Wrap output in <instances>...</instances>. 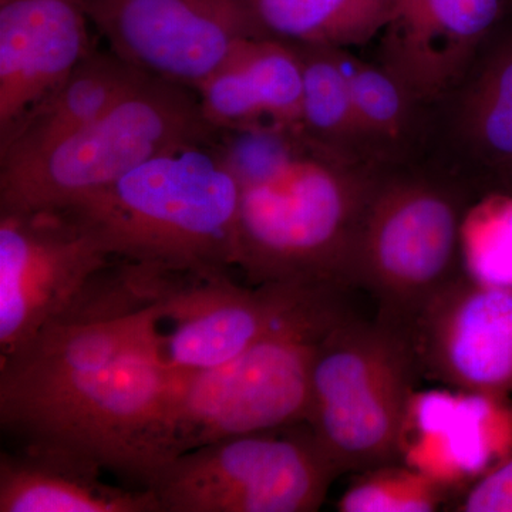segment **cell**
<instances>
[{
    "instance_id": "cell-1",
    "label": "cell",
    "mask_w": 512,
    "mask_h": 512,
    "mask_svg": "<svg viewBox=\"0 0 512 512\" xmlns=\"http://www.w3.org/2000/svg\"><path fill=\"white\" fill-rule=\"evenodd\" d=\"M173 386L138 313L53 325L0 359V426L18 443L69 448L148 488L163 466Z\"/></svg>"
},
{
    "instance_id": "cell-2",
    "label": "cell",
    "mask_w": 512,
    "mask_h": 512,
    "mask_svg": "<svg viewBox=\"0 0 512 512\" xmlns=\"http://www.w3.org/2000/svg\"><path fill=\"white\" fill-rule=\"evenodd\" d=\"M242 187L215 143L158 154L67 210L116 258L227 275Z\"/></svg>"
},
{
    "instance_id": "cell-3",
    "label": "cell",
    "mask_w": 512,
    "mask_h": 512,
    "mask_svg": "<svg viewBox=\"0 0 512 512\" xmlns=\"http://www.w3.org/2000/svg\"><path fill=\"white\" fill-rule=\"evenodd\" d=\"M376 180L312 148L272 183L245 188L235 269L252 285L352 288L357 235Z\"/></svg>"
},
{
    "instance_id": "cell-4",
    "label": "cell",
    "mask_w": 512,
    "mask_h": 512,
    "mask_svg": "<svg viewBox=\"0 0 512 512\" xmlns=\"http://www.w3.org/2000/svg\"><path fill=\"white\" fill-rule=\"evenodd\" d=\"M421 373L412 336L350 312L313 357L308 424L339 473L394 464Z\"/></svg>"
},
{
    "instance_id": "cell-5",
    "label": "cell",
    "mask_w": 512,
    "mask_h": 512,
    "mask_svg": "<svg viewBox=\"0 0 512 512\" xmlns=\"http://www.w3.org/2000/svg\"><path fill=\"white\" fill-rule=\"evenodd\" d=\"M348 313L346 301L335 303L224 365L174 377L161 421L163 466L215 441L308 423L316 348Z\"/></svg>"
},
{
    "instance_id": "cell-6",
    "label": "cell",
    "mask_w": 512,
    "mask_h": 512,
    "mask_svg": "<svg viewBox=\"0 0 512 512\" xmlns=\"http://www.w3.org/2000/svg\"><path fill=\"white\" fill-rule=\"evenodd\" d=\"M197 93L144 77L99 119L16 167L0 168V211L60 210L158 154L215 143Z\"/></svg>"
},
{
    "instance_id": "cell-7",
    "label": "cell",
    "mask_w": 512,
    "mask_h": 512,
    "mask_svg": "<svg viewBox=\"0 0 512 512\" xmlns=\"http://www.w3.org/2000/svg\"><path fill=\"white\" fill-rule=\"evenodd\" d=\"M464 198L426 178H377L355 248L350 286L376 318L412 336L427 305L464 274Z\"/></svg>"
},
{
    "instance_id": "cell-8",
    "label": "cell",
    "mask_w": 512,
    "mask_h": 512,
    "mask_svg": "<svg viewBox=\"0 0 512 512\" xmlns=\"http://www.w3.org/2000/svg\"><path fill=\"white\" fill-rule=\"evenodd\" d=\"M339 476L309 424L299 423L187 451L148 488L161 512H313Z\"/></svg>"
},
{
    "instance_id": "cell-9",
    "label": "cell",
    "mask_w": 512,
    "mask_h": 512,
    "mask_svg": "<svg viewBox=\"0 0 512 512\" xmlns=\"http://www.w3.org/2000/svg\"><path fill=\"white\" fill-rule=\"evenodd\" d=\"M348 289L302 282L244 286L192 274L138 313L156 359L178 377L224 365L275 330L343 301Z\"/></svg>"
},
{
    "instance_id": "cell-10",
    "label": "cell",
    "mask_w": 512,
    "mask_h": 512,
    "mask_svg": "<svg viewBox=\"0 0 512 512\" xmlns=\"http://www.w3.org/2000/svg\"><path fill=\"white\" fill-rule=\"evenodd\" d=\"M113 258L70 211H0V359L55 325Z\"/></svg>"
},
{
    "instance_id": "cell-11",
    "label": "cell",
    "mask_w": 512,
    "mask_h": 512,
    "mask_svg": "<svg viewBox=\"0 0 512 512\" xmlns=\"http://www.w3.org/2000/svg\"><path fill=\"white\" fill-rule=\"evenodd\" d=\"M111 52L137 72L197 92L249 37H264L247 0H86Z\"/></svg>"
},
{
    "instance_id": "cell-12",
    "label": "cell",
    "mask_w": 512,
    "mask_h": 512,
    "mask_svg": "<svg viewBox=\"0 0 512 512\" xmlns=\"http://www.w3.org/2000/svg\"><path fill=\"white\" fill-rule=\"evenodd\" d=\"M421 373L483 397L512 394V288L464 272L412 333Z\"/></svg>"
},
{
    "instance_id": "cell-13",
    "label": "cell",
    "mask_w": 512,
    "mask_h": 512,
    "mask_svg": "<svg viewBox=\"0 0 512 512\" xmlns=\"http://www.w3.org/2000/svg\"><path fill=\"white\" fill-rule=\"evenodd\" d=\"M86 0H0V143L92 52Z\"/></svg>"
},
{
    "instance_id": "cell-14",
    "label": "cell",
    "mask_w": 512,
    "mask_h": 512,
    "mask_svg": "<svg viewBox=\"0 0 512 512\" xmlns=\"http://www.w3.org/2000/svg\"><path fill=\"white\" fill-rule=\"evenodd\" d=\"M507 0H394L383 67L413 99L450 89L497 25Z\"/></svg>"
},
{
    "instance_id": "cell-15",
    "label": "cell",
    "mask_w": 512,
    "mask_h": 512,
    "mask_svg": "<svg viewBox=\"0 0 512 512\" xmlns=\"http://www.w3.org/2000/svg\"><path fill=\"white\" fill-rule=\"evenodd\" d=\"M195 93L218 131L281 127L302 133V60L285 40H242Z\"/></svg>"
},
{
    "instance_id": "cell-16",
    "label": "cell",
    "mask_w": 512,
    "mask_h": 512,
    "mask_svg": "<svg viewBox=\"0 0 512 512\" xmlns=\"http://www.w3.org/2000/svg\"><path fill=\"white\" fill-rule=\"evenodd\" d=\"M107 474L69 448L18 443L0 453V512H161L150 488L111 484Z\"/></svg>"
},
{
    "instance_id": "cell-17",
    "label": "cell",
    "mask_w": 512,
    "mask_h": 512,
    "mask_svg": "<svg viewBox=\"0 0 512 512\" xmlns=\"http://www.w3.org/2000/svg\"><path fill=\"white\" fill-rule=\"evenodd\" d=\"M144 77L111 50L93 49L0 143V168L16 167L46 153L99 119Z\"/></svg>"
},
{
    "instance_id": "cell-18",
    "label": "cell",
    "mask_w": 512,
    "mask_h": 512,
    "mask_svg": "<svg viewBox=\"0 0 512 512\" xmlns=\"http://www.w3.org/2000/svg\"><path fill=\"white\" fill-rule=\"evenodd\" d=\"M265 36L293 45H365L386 28L394 0H247Z\"/></svg>"
},
{
    "instance_id": "cell-19",
    "label": "cell",
    "mask_w": 512,
    "mask_h": 512,
    "mask_svg": "<svg viewBox=\"0 0 512 512\" xmlns=\"http://www.w3.org/2000/svg\"><path fill=\"white\" fill-rule=\"evenodd\" d=\"M467 146L498 178L512 173V30L481 60L458 107Z\"/></svg>"
},
{
    "instance_id": "cell-20",
    "label": "cell",
    "mask_w": 512,
    "mask_h": 512,
    "mask_svg": "<svg viewBox=\"0 0 512 512\" xmlns=\"http://www.w3.org/2000/svg\"><path fill=\"white\" fill-rule=\"evenodd\" d=\"M293 45V43H292ZM302 60L303 137L319 151L352 160L366 144L357 124L343 50L295 45Z\"/></svg>"
},
{
    "instance_id": "cell-21",
    "label": "cell",
    "mask_w": 512,
    "mask_h": 512,
    "mask_svg": "<svg viewBox=\"0 0 512 512\" xmlns=\"http://www.w3.org/2000/svg\"><path fill=\"white\" fill-rule=\"evenodd\" d=\"M217 147L242 190L272 183L315 148L302 133L281 127L221 131Z\"/></svg>"
},
{
    "instance_id": "cell-22",
    "label": "cell",
    "mask_w": 512,
    "mask_h": 512,
    "mask_svg": "<svg viewBox=\"0 0 512 512\" xmlns=\"http://www.w3.org/2000/svg\"><path fill=\"white\" fill-rule=\"evenodd\" d=\"M350 93L365 143L393 144L402 140L413 99L386 67L352 59L343 50Z\"/></svg>"
},
{
    "instance_id": "cell-23",
    "label": "cell",
    "mask_w": 512,
    "mask_h": 512,
    "mask_svg": "<svg viewBox=\"0 0 512 512\" xmlns=\"http://www.w3.org/2000/svg\"><path fill=\"white\" fill-rule=\"evenodd\" d=\"M446 491L429 474L387 464L363 471L342 495V512H431L440 510Z\"/></svg>"
},
{
    "instance_id": "cell-24",
    "label": "cell",
    "mask_w": 512,
    "mask_h": 512,
    "mask_svg": "<svg viewBox=\"0 0 512 512\" xmlns=\"http://www.w3.org/2000/svg\"><path fill=\"white\" fill-rule=\"evenodd\" d=\"M464 256L476 254L477 278L512 288V194L497 192L467 212L463 227Z\"/></svg>"
},
{
    "instance_id": "cell-25",
    "label": "cell",
    "mask_w": 512,
    "mask_h": 512,
    "mask_svg": "<svg viewBox=\"0 0 512 512\" xmlns=\"http://www.w3.org/2000/svg\"><path fill=\"white\" fill-rule=\"evenodd\" d=\"M456 511L512 512V453L467 491Z\"/></svg>"
},
{
    "instance_id": "cell-26",
    "label": "cell",
    "mask_w": 512,
    "mask_h": 512,
    "mask_svg": "<svg viewBox=\"0 0 512 512\" xmlns=\"http://www.w3.org/2000/svg\"><path fill=\"white\" fill-rule=\"evenodd\" d=\"M501 184H503L504 191L512 194V173L504 175L500 178Z\"/></svg>"
}]
</instances>
